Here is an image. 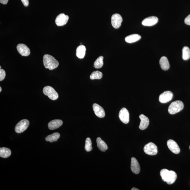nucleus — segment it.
<instances>
[{"label":"nucleus","mask_w":190,"mask_h":190,"mask_svg":"<svg viewBox=\"0 0 190 190\" xmlns=\"http://www.w3.org/2000/svg\"><path fill=\"white\" fill-rule=\"evenodd\" d=\"M160 176L163 181L166 182L168 184H171L174 183L177 178V175L173 171H169L164 169L161 170Z\"/></svg>","instance_id":"obj_1"},{"label":"nucleus","mask_w":190,"mask_h":190,"mask_svg":"<svg viewBox=\"0 0 190 190\" xmlns=\"http://www.w3.org/2000/svg\"><path fill=\"white\" fill-rule=\"evenodd\" d=\"M43 62L45 67L50 70L56 68L59 65L58 61L54 57L48 54L44 55Z\"/></svg>","instance_id":"obj_2"},{"label":"nucleus","mask_w":190,"mask_h":190,"mask_svg":"<svg viewBox=\"0 0 190 190\" xmlns=\"http://www.w3.org/2000/svg\"><path fill=\"white\" fill-rule=\"evenodd\" d=\"M184 108L183 102L180 101H176L170 104L168 111L170 114H174L181 111Z\"/></svg>","instance_id":"obj_3"},{"label":"nucleus","mask_w":190,"mask_h":190,"mask_svg":"<svg viewBox=\"0 0 190 190\" xmlns=\"http://www.w3.org/2000/svg\"><path fill=\"white\" fill-rule=\"evenodd\" d=\"M43 93L46 96H48L49 99L53 101H55L58 98V93L54 88L51 86L45 87L43 89Z\"/></svg>","instance_id":"obj_4"},{"label":"nucleus","mask_w":190,"mask_h":190,"mask_svg":"<svg viewBox=\"0 0 190 190\" xmlns=\"http://www.w3.org/2000/svg\"><path fill=\"white\" fill-rule=\"evenodd\" d=\"M145 153L149 155H155L158 152L157 147L153 142H149L145 146L144 148Z\"/></svg>","instance_id":"obj_5"},{"label":"nucleus","mask_w":190,"mask_h":190,"mask_svg":"<svg viewBox=\"0 0 190 190\" xmlns=\"http://www.w3.org/2000/svg\"><path fill=\"white\" fill-rule=\"evenodd\" d=\"M29 125V122L27 119H23L20 121L15 127V131L17 133H21L27 128Z\"/></svg>","instance_id":"obj_6"},{"label":"nucleus","mask_w":190,"mask_h":190,"mask_svg":"<svg viewBox=\"0 0 190 190\" xmlns=\"http://www.w3.org/2000/svg\"><path fill=\"white\" fill-rule=\"evenodd\" d=\"M173 97V94L171 91H166L160 95L159 100L162 103H166L171 101Z\"/></svg>","instance_id":"obj_7"},{"label":"nucleus","mask_w":190,"mask_h":190,"mask_svg":"<svg viewBox=\"0 0 190 190\" xmlns=\"http://www.w3.org/2000/svg\"><path fill=\"white\" fill-rule=\"evenodd\" d=\"M122 21V16L118 14H114L111 17L112 25L114 28H119L121 26Z\"/></svg>","instance_id":"obj_8"},{"label":"nucleus","mask_w":190,"mask_h":190,"mask_svg":"<svg viewBox=\"0 0 190 190\" xmlns=\"http://www.w3.org/2000/svg\"><path fill=\"white\" fill-rule=\"evenodd\" d=\"M119 118L124 124H127L129 122V114L126 108H122L120 110L119 114Z\"/></svg>","instance_id":"obj_9"},{"label":"nucleus","mask_w":190,"mask_h":190,"mask_svg":"<svg viewBox=\"0 0 190 190\" xmlns=\"http://www.w3.org/2000/svg\"><path fill=\"white\" fill-rule=\"evenodd\" d=\"M167 145L170 151L173 153L177 154L180 151V149L178 144L173 140H169L167 142Z\"/></svg>","instance_id":"obj_10"},{"label":"nucleus","mask_w":190,"mask_h":190,"mask_svg":"<svg viewBox=\"0 0 190 190\" xmlns=\"http://www.w3.org/2000/svg\"><path fill=\"white\" fill-rule=\"evenodd\" d=\"M17 49L19 53L22 56H28L31 54L29 48L24 44H19L17 46Z\"/></svg>","instance_id":"obj_11"},{"label":"nucleus","mask_w":190,"mask_h":190,"mask_svg":"<svg viewBox=\"0 0 190 190\" xmlns=\"http://www.w3.org/2000/svg\"><path fill=\"white\" fill-rule=\"evenodd\" d=\"M69 19L68 16L64 14H61L57 16L56 19V23L57 26H62L65 25Z\"/></svg>","instance_id":"obj_12"},{"label":"nucleus","mask_w":190,"mask_h":190,"mask_svg":"<svg viewBox=\"0 0 190 190\" xmlns=\"http://www.w3.org/2000/svg\"><path fill=\"white\" fill-rule=\"evenodd\" d=\"M158 18L155 16H151L144 19L142 22V24L145 26H152L158 22Z\"/></svg>","instance_id":"obj_13"},{"label":"nucleus","mask_w":190,"mask_h":190,"mask_svg":"<svg viewBox=\"0 0 190 190\" xmlns=\"http://www.w3.org/2000/svg\"><path fill=\"white\" fill-rule=\"evenodd\" d=\"M93 109L95 114L100 118H104L105 115L104 109L99 105L96 103L93 105Z\"/></svg>","instance_id":"obj_14"},{"label":"nucleus","mask_w":190,"mask_h":190,"mask_svg":"<svg viewBox=\"0 0 190 190\" xmlns=\"http://www.w3.org/2000/svg\"><path fill=\"white\" fill-rule=\"evenodd\" d=\"M131 169L132 172L136 174H138L140 171V166L138 162L134 157L131 159Z\"/></svg>","instance_id":"obj_15"},{"label":"nucleus","mask_w":190,"mask_h":190,"mask_svg":"<svg viewBox=\"0 0 190 190\" xmlns=\"http://www.w3.org/2000/svg\"><path fill=\"white\" fill-rule=\"evenodd\" d=\"M139 118L141 119V122L139 127V128L141 130L146 129L149 124V118L142 114L139 116Z\"/></svg>","instance_id":"obj_16"},{"label":"nucleus","mask_w":190,"mask_h":190,"mask_svg":"<svg viewBox=\"0 0 190 190\" xmlns=\"http://www.w3.org/2000/svg\"><path fill=\"white\" fill-rule=\"evenodd\" d=\"M62 124H63V122L61 120H52L48 123V128L51 130H55L59 128L62 126Z\"/></svg>","instance_id":"obj_17"},{"label":"nucleus","mask_w":190,"mask_h":190,"mask_svg":"<svg viewBox=\"0 0 190 190\" xmlns=\"http://www.w3.org/2000/svg\"><path fill=\"white\" fill-rule=\"evenodd\" d=\"M141 39V36L139 35L134 34L127 36L125 38V41L128 43H132L139 40Z\"/></svg>","instance_id":"obj_18"},{"label":"nucleus","mask_w":190,"mask_h":190,"mask_svg":"<svg viewBox=\"0 0 190 190\" xmlns=\"http://www.w3.org/2000/svg\"><path fill=\"white\" fill-rule=\"evenodd\" d=\"M159 64L161 68L164 71H167L169 68V61L165 56L162 57L160 59Z\"/></svg>","instance_id":"obj_19"},{"label":"nucleus","mask_w":190,"mask_h":190,"mask_svg":"<svg viewBox=\"0 0 190 190\" xmlns=\"http://www.w3.org/2000/svg\"><path fill=\"white\" fill-rule=\"evenodd\" d=\"M86 48L83 45H81L77 47L76 50V56L79 59H83L85 55Z\"/></svg>","instance_id":"obj_20"},{"label":"nucleus","mask_w":190,"mask_h":190,"mask_svg":"<svg viewBox=\"0 0 190 190\" xmlns=\"http://www.w3.org/2000/svg\"><path fill=\"white\" fill-rule=\"evenodd\" d=\"M97 147L100 151H105L108 149L106 144L104 141L102 140L101 138L98 137L97 139Z\"/></svg>","instance_id":"obj_21"},{"label":"nucleus","mask_w":190,"mask_h":190,"mask_svg":"<svg viewBox=\"0 0 190 190\" xmlns=\"http://www.w3.org/2000/svg\"><path fill=\"white\" fill-rule=\"evenodd\" d=\"M11 154V150L8 148L5 147L0 148V156L2 158H8L10 156Z\"/></svg>","instance_id":"obj_22"},{"label":"nucleus","mask_w":190,"mask_h":190,"mask_svg":"<svg viewBox=\"0 0 190 190\" xmlns=\"http://www.w3.org/2000/svg\"><path fill=\"white\" fill-rule=\"evenodd\" d=\"M60 134L58 132H55L53 134L49 135L46 138V140L47 142H52L56 141L60 138Z\"/></svg>","instance_id":"obj_23"},{"label":"nucleus","mask_w":190,"mask_h":190,"mask_svg":"<svg viewBox=\"0 0 190 190\" xmlns=\"http://www.w3.org/2000/svg\"><path fill=\"white\" fill-rule=\"evenodd\" d=\"M182 58L187 60L190 58V49L188 47H184L182 49Z\"/></svg>","instance_id":"obj_24"},{"label":"nucleus","mask_w":190,"mask_h":190,"mask_svg":"<svg viewBox=\"0 0 190 190\" xmlns=\"http://www.w3.org/2000/svg\"><path fill=\"white\" fill-rule=\"evenodd\" d=\"M103 60V56H99L95 61L94 67L97 69L101 68L104 65Z\"/></svg>","instance_id":"obj_25"},{"label":"nucleus","mask_w":190,"mask_h":190,"mask_svg":"<svg viewBox=\"0 0 190 190\" xmlns=\"http://www.w3.org/2000/svg\"><path fill=\"white\" fill-rule=\"evenodd\" d=\"M103 75L101 72L99 71H94L92 72L90 76V78L91 80L101 79Z\"/></svg>","instance_id":"obj_26"},{"label":"nucleus","mask_w":190,"mask_h":190,"mask_svg":"<svg viewBox=\"0 0 190 190\" xmlns=\"http://www.w3.org/2000/svg\"><path fill=\"white\" fill-rule=\"evenodd\" d=\"M85 148L87 152L91 151L92 150V141L89 137L86 139Z\"/></svg>","instance_id":"obj_27"},{"label":"nucleus","mask_w":190,"mask_h":190,"mask_svg":"<svg viewBox=\"0 0 190 190\" xmlns=\"http://www.w3.org/2000/svg\"><path fill=\"white\" fill-rule=\"evenodd\" d=\"M6 76V73L4 70L0 69V81H2L5 79Z\"/></svg>","instance_id":"obj_28"},{"label":"nucleus","mask_w":190,"mask_h":190,"mask_svg":"<svg viewBox=\"0 0 190 190\" xmlns=\"http://www.w3.org/2000/svg\"><path fill=\"white\" fill-rule=\"evenodd\" d=\"M184 22L185 23L190 26V14L185 19Z\"/></svg>","instance_id":"obj_29"},{"label":"nucleus","mask_w":190,"mask_h":190,"mask_svg":"<svg viewBox=\"0 0 190 190\" xmlns=\"http://www.w3.org/2000/svg\"><path fill=\"white\" fill-rule=\"evenodd\" d=\"M21 1L24 6L27 7L29 6V0H21Z\"/></svg>","instance_id":"obj_30"},{"label":"nucleus","mask_w":190,"mask_h":190,"mask_svg":"<svg viewBox=\"0 0 190 190\" xmlns=\"http://www.w3.org/2000/svg\"><path fill=\"white\" fill-rule=\"evenodd\" d=\"M9 0H0V2L3 4H6L8 2Z\"/></svg>","instance_id":"obj_31"},{"label":"nucleus","mask_w":190,"mask_h":190,"mask_svg":"<svg viewBox=\"0 0 190 190\" xmlns=\"http://www.w3.org/2000/svg\"><path fill=\"white\" fill-rule=\"evenodd\" d=\"M132 190H139V189L136 188H133L131 189Z\"/></svg>","instance_id":"obj_32"},{"label":"nucleus","mask_w":190,"mask_h":190,"mask_svg":"<svg viewBox=\"0 0 190 190\" xmlns=\"http://www.w3.org/2000/svg\"><path fill=\"white\" fill-rule=\"evenodd\" d=\"M2 90V89L1 87H0V92H1Z\"/></svg>","instance_id":"obj_33"},{"label":"nucleus","mask_w":190,"mask_h":190,"mask_svg":"<svg viewBox=\"0 0 190 190\" xmlns=\"http://www.w3.org/2000/svg\"><path fill=\"white\" fill-rule=\"evenodd\" d=\"M189 149H190V146L189 147Z\"/></svg>","instance_id":"obj_34"}]
</instances>
